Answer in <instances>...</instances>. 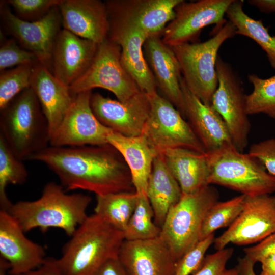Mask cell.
Returning <instances> with one entry per match:
<instances>
[{
	"label": "cell",
	"mask_w": 275,
	"mask_h": 275,
	"mask_svg": "<svg viewBox=\"0 0 275 275\" xmlns=\"http://www.w3.org/2000/svg\"><path fill=\"white\" fill-rule=\"evenodd\" d=\"M30 160L45 164L65 190L81 189L96 196L135 191L129 169L120 152L101 145L49 146Z\"/></svg>",
	"instance_id": "obj_1"
},
{
	"label": "cell",
	"mask_w": 275,
	"mask_h": 275,
	"mask_svg": "<svg viewBox=\"0 0 275 275\" xmlns=\"http://www.w3.org/2000/svg\"><path fill=\"white\" fill-rule=\"evenodd\" d=\"M91 201L88 195L67 194L61 184L50 182L38 199L13 203L8 212L24 232L35 228L45 232L55 228L71 237L88 217L87 209Z\"/></svg>",
	"instance_id": "obj_2"
},
{
	"label": "cell",
	"mask_w": 275,
	"mask_h": 275,
	"mask_svg": "<svg viewBox=\"0 0 275 275\" xmlns=\"http://www.w3.org/2000/svg\"><path fill=\"white\" fill-rule=\"evenodd\" d=\"M124 232L96 214L88 216L56 259L63 275H95L108 260L118 257Z\"/></svg>",
	"instance_id": "obj_3"
},
{
	"label": "cell",
	"mask_w": 275,
	"mask_h": 275,
	"mask_svg": "<svg viewBox=\"0 0 275 275\" xmlns=\"http://www.w3.org/2000/svg\"><path fill=\"white\" fill-rule=\"evenodd\" d=\"M0 134L22 161L30 160L50 145L48 121L31 87L0 109Z\"/></svg>",
	"instance_id": "obj_4"
},
{
	"label": "cell",
	"mask_w": 275,
	"mask_h": 275,
	"mask_svg": "<svg viewBox=\"0 0 275 275\" xmlns=\"http://www.w3.org/2000/svg\"><path fill=\"white\" fill-rule=\"evenodd\" d=\"M236 31L228 21L218 28L208 40L171 47L179 62L187 86L204 104L211 105L218 86L216 62L218 50L225 41L236 35Z\"/></svg>",
	"instance_id": "obj_5"
},
{
	"label": "cell",
	"mask_w": 275,
	"mask_h": 275,
	"mask_svg": "<svg viewBox=\"0 0 275 275\" xmlns=\"http://www.w3.org/2000/svg\"><path fill=\"white\" fill-rule=\"evenodd\" d=\"M219 193L209 185L190 194H182L169 210L161 227L160 238L177 262L199 241L202 226Z\"/></svg>",
	"instance_id": "obj_6"
},
{
	"label": "cell",
	"mask_w": 275,
	"mask_h": 275,
	"mask_svg": "<svg viewBox=\"0 0 275 275\" xmlns=\"http://www.w3.org/2000/svg\"><path fill=\"white\" fill-rule=\"evenodd\" d=\"M207 153L209 185H219L248 196L275 192V176L249 153L240 152L234 145Z\"/></svg>",
	"instance_id": "obj_7"
},
{
	"label": "cell",
	"mask_w": 275,
	"mask_h": 275,
	"mask_svg": "<svg viewBox=\"0 0 275 275\" xmlns=\"http://www.w3.org/2000/svg\"><path fill=\"white\" fill-rule=\"evenodd\" d=\"M148 95L150 112L141 135L157 155L176 148L207 153L189 123L170 101L157 92Z\"/></svg>",
	"instance_id": "obj_8"
},
{
	"label": "cell",
	"mask_w": 275,
	"mask_h": 275,
	"mask_svg": "<svg viewBox=\"0 0 275 275\" xmlns=\"http://www.w3.org/2000/svg\"><path fill=\"white\" fill-rule=\"evenodd\" d=\"M121 48L108 38L98 45L94 60L86 73L69 87L73 96L95 88L112 92L125 102L141 90L121 62Z\"/></svg>",
	"instance_id": "obj_9"
},
{
	"label": "cell",
	"mask_w": 275,
	"mask_h": 275,
	"mask_svg": "<svg viewBox=\"0 0 275 275\" xmlns=\"http://www.w3.org/2000/svg\"><path fill=\"white\" fill-rule=\"evenodd\" d=\"M218 86L211 106L223 118L234 146L243 152L248 143L251 125L246 110V95L241 80L232 66L218 55Z\"/></svg>",
	"instance_id": "obj_10"
},
{
	"label": "cell",
	"mask_w": 275,
	"mask_h": 275,
	"mask_svg": "<svg viewBox=\"0 0 275 275\" xmlns=\"http://www.w3.org/2000/svg\"><path fill=\"white\" fill-rule=\"evenodd\" d=\"M8 6L3 1L1 2V18L5 30L51 72L53 50L62 26L59 6L53 7L43 18L33 22L20 19Z\"/></svg>",
	"instance_id": "obj_11"
},
{
	"label": "cell",
	"mask_w": 275,
	"mask_h": 275,
	"mask_svg": "<svg viewBox=\"0 0 275 275\" xmlns=\"http://www.w3.org/2000/svg\"><path fill=\"white\" fill-rule=\"evenodd\" d=\"M275 232V196H245L243 209L223 234L214 240V248L230 243L246 245L260 242Z\"/></svg>",
	"instance_id": "obj_12"
},
{
	"label": "cell",
	"mask_w": 275,
	"mask_h": 275,
	"mask_svg": "<svg viewBox=\"0 0 275 275\" xmlns=\"http://www.w3.org/2000/svg\"><path fill=\"white\" fill-rule=\"evenodd\" d=\"M234 0L183 1L175 8L176 16L166 26L161 39L170 47L190 43L211 24L222 26L227 10Z\"/></svg>",
	"instance_id": "obj_13"
},
{
	"label": "cell",
	"mask_w": 275,
	"mask_h": 275,
	"mask_svg": "<svg viewBox=\"0 0 275 275\" xmlns=\"http://www.w3.org/2000/svg\"><path fill=\"white\" fill-rule=\"evenodd\" d=\"M92 91L74 96L73 102L58 128L51 136L55 147L101 145L108 143L112 131L96 118L90 105Z\"/></svg>",
	"instance_id": "obj_14"
},
{
	"label": "cell",
	"mask_w": 275,
	"mask_h": 275,
	"mask_svg": "<svg viewBox=\"0 0 275 275\" xmlns=\"http://www.w3.org/2000/svg\"><path fill=\"white\" fill-rule=\"evenodd\" d=\"M90 105L102 124L128 137L142 134L150 112L148 95L142 91L125 102L105 97L99 93H92Z\"/></svg>",
	"instance_id": "obj_15"
},
{
	"label": "cell",
	"mask_w": 275,
	"mask_h": 275,
	"mask_svg": "<svg viewBox=\"0 0 275 275\" xmlns=\"http://www.w3.org/2000/svg\"><path fill=\"white\" fill-rule=\"evenodd\" d=\"M108 16L107 38L121 47L122 65L142 91L147 95L156 92V83L144 52L147 35L128 21L112 15L108 14Z\"/></svg>",
	"instance_id": "obj_16"
},
{
	"label": "cell",
	"mask_w": 275,
	"mask_h": 275,
	"mask_svg": "<svg viewBox=\"0 0 275 275\" xmlns=\"http://www.w3.org/2000/svg\"><path fill=\"white\" fill-rule=\"evenodd\" d=\"M8 211L0 210V257L9 264L10 275H21L39 267L44 262V248L29 239Z\"/></svg>",
	"instance_id": "obj_17"
},
{
	"label": "cell",
	"mask_w": 275,
	"mask_h": 275,
	"mask_svg": "<svg viewBox=\"0 0 275 275\" xmlns=\"http://www.w3.org/2000/svg\"><path fill=\"white\" fill-rule=\"evenodd\" d=\"M183 0H110L107 13L128 21L148 36H161L176 16L175 8Z\"/></svg>",
	"instance_id": "obj_18"
},
{
	"label": "cell",
	"mask_w": 275,
	"mask_h": 275,
	"mask_svg": "<svg viewBox=\"0 0 275 275\" xmlns=\"http://www.w3.org/2000/svg\"><path fill=\"white\" fill-rule=\"evenodd\" d=\"M118 258L128 275L175 274L177 262L159 237L124 240Z\"/></svg>",
	"instance_id": "obj_19"
},
{
	"label": "cell",
	"mask_w": 275,
	"mask_h": 275,
	"mask_svg": "<svg viewBox=\"0 0 275 275\" xmlns=\"http://www.w3.org/2000/svg\"><path fill=\"white\" fill-rule=\"evenodd\" d=\"M98 44L62 29L57 38L52 59V73L68 88L91 66Z\"/></svg>",
	"instance_id": "obj_20"
},
{
	"label": "cell",
	"mask_w": 275,
	"mask_h": 275,
	"mask_svg": "<svg viewBox=\"0 0 275 275\" xmlns=\"http://www.w3.org/2000/svg\"><path fill=\"white\" fill-rule=\"evenodd\" d=\"M144 51L157 87L184 118L185 104L180 84L181 69L172 47L164 44L160 37H151L146 40Z\"/></svg>",
	"instance_id": "obj_21"
},
{
	"label": "cell",
	"mask_w": 275,
	"mask_h": 275,
	"mask_svg": "<svg viewBox=\"0 0 275 275\" xmlns=\"http://www.w3.org/2000/svg\"><path fill=\"white\" fill-rule=\"evenodd\" d=\"M59 7L63 29L98 44L107 39L109 22L105 2L63 0Z\"/></svg>",
	"instance_id": "obj_22"
},
{
	"label": "cell",
	"mask_w": 275,
	"mask_h": 275,
	"mask_svg": "<svg viewBox=\"0 0 275 275\" xmlns=\"http://www.w3.org/2000/svg\"><path fill=\"white\" fill-rule=\"evenodd\" d=\"M185 117L207 153L233 145L223 118L211 105L204 104L188 89L183 77L180 81Z\"/></svg>",
	"instance_id": "obj_23"
},
{
	"label": "cell",
	"mask_w": 275,
	"mask_h": 275,
	"mask_svg": "<svg viewBox=\"0 0 275 275\" xmlns=\"http://www.w3.org/2000/svg\"><path fill=\"white\" fill-rule=\"evenodd\" d=\"M30 87L48 121L51 137L67 113L74 96L68 87L40 63L33 67Z\"/></svg>",
	"instance_id": "obj_24"
},
{
	"label": "cell",
	"mask_w": 275,
	"mask_h": 275,
	"mask_svg": "<svg viewBox=\"0 0 275 275\" xmlns=\"http://www.w3.org/2000/svg\"><path fill=\"white\" fill-rule=\"evenodd\" d=\"M161 155L182 194L193 193L209 185L210 168L207 153L176 148L167 150Z\"/></svg>",
	"instance_id": "obj_25"
},
{
	"label": "cell",
	"mask_w": 275,
	"mask_h": 275,
	"mask_svg": "<svg viewBox=\"0 0 275 275\" xmlns=\"http://www.w3.org/2000/svg\"><path fill=\"white\" fill-rule=\"evenodd\" d=\"M108 143L122 155L130 172L136 193L147 195L148 180L156 153L142 135L128 137L111 131Z\"/></svg>",
	"instance_id": "obj_26"
},
{
	"label": "cell",
	"mask_w": 275,
	"mask_h": 275,
	"mask_svg": "<svg viewBox=\"0 0 275 275\" xmlns=\"http://www.w3.org/2000/svg\"><path fill=\"white\" fill-rule=\"evenodd\" d=\"M182 195L181 188L166 164L162 156L154 158L148 180L147 196L151 205L155 224L161 228L171 208Z\"/></svg>",
	"instance_id": "obj_27"
},
{
	"label": "cell",
	"mask_w": 275,
	"mask_h": 275,
	"mask_svg": "<svg viewBox=\"0 0 275 275\" xmlns=\"http://www.w3.org/2000/svg\"><path fill=\"white\" fill-rule=\"evenodd\" d=\"M243 1L234 0L227 10L226 14L236 28V34L250 38L266 52L268 61L275 69V36L269 33L262 21L248 16L243 10Z\"/></svg>",
	"instance_id": "obj_28"
},
{
	"label": "cell",
	"mask_w": 275,
	"mask_h": 275,
	"mask_svg": "<svg viewBox=\"0 0 275 275\" xmlns=\"http://www.w3.org/2000/svg\"><path fill=\"white\" fill-rule=\"evenodd\" d=\"M95 214L124 232L137 204L136 191L97 195Z\"/></svg>",
	"instance_id": "obj_29"
},
{
	"label": "cell",
	"mask_w": 275,
	"mask_h": 275,
	"mask_svg": "<svg viewBox=\"0 0 275 275\" xmlns=\"http://www.w3.org/2000/svg\"><path fill=\"white\" fill-rule=\"evenodd\" d=\"M27 170L23 161L11 151L5 139L0 134V207L8 211L13 203L9 200L6 188L10 184L21 185L26 180Z\"/></svg>",
	"instance_id": "obj_30"
},
{
	"label": "cell",
	"mask_w": 275,
	"mask_h": 275,
	"mask_svg": "<svg viewBox=\"0 0 275 275\" xmlns=\"http://www.w3.org/2000/svg\"><path fill=\"white\" fill-rule=\"evenodd\" d=\"M134 211L124 231L125 240H141L159 237L161 228L154 220V213L146 194H138Z\"/></svg>",
	"instance_id": "obj_31"
},
{
	"label": "cell",
	"mask_w": 275,
	"mask_h": 275,
	"mask_svg": "<svg viewBox=\"0 0 275 275\" xmlns=\"http://www.w3.org/2000/svg\"><path fill=\"white\" fill-rule=\"evenodd\" d=\"M245 197L240 195L226 201L214 203L204 218L200 240L214 234L218 229L231 226L243 209Z\"/></svg>",
	"instance_id": "obj_32"
},
{
	"label": "cell",
	"mask_w": 275,
	"mask_h": 275,
	"mask_svg": "<svg viewBox=\"0 0 275 275\" xmlns=\"http://www.w3.org/2000/svg\"><path fill=\"white\" fill-rule=\"evenodd\" d=\"M248 78L254 88L245 97L248 115L264 114L275 119V75L264 79L252 74Z\"/></svg>",
	"instance_id": "obj_33"
},
{
	"label": "cell",
	"mask_w": 275,
	"mask_h": 275,
	"mask_svg": "<svg viewBox=\"0 0 275 275\" xmlns=\"http://www.w3.org/2000/svg\"><path fill=\"white\" fill-rule=\"evenodd\" d=\"M34 66L21 65L1 71L0 109L20 92L30 87Z\"/></svg>",
	"instance_id": "obj_34"
},
{
	"label": "cell",
	"mask_w": 275,
	"mask_h": 275,
	"mask_svg": "<svg viewBox=\"0 0 275 275\" xmlns=\"http://www.w3.org/2000/svg\"><path fill=\"white\" fill-rule=\"evenodd\" d=\"M63 0H8L3 1L14 10L20 19L29 22L36 21L45 17Z\"/></svg>",
	"instance_id": "obj_35"
},
{
	"label": "cell",
	"mask_w": 275,
	"mask_h": 275,
	"mask_svg": "<svg viewBox=\"0 0 275 275\" xmlns=\"http://www.w3.org/2000/svg\"><path fill=\"white\" fill-rule=\"evenodd\" d=\"M40 63L32 52L22 47L13 38L6 40L0 47V70L14 66L35 65Z\"/></svg>",
	"instance_id": "obj_36"
},
{
	"label": "cell",
	"mask_w": 275,
	"mask_h": 275,
	"mask_svg": "<svg viewBox=\"0 0 275 275\" xmlns=\"http://www.w3.org/2000/svg\"><path fill=\"white\" fill-rule=\"evenodd\" d=\"M214 239V234H212L200 240L186 253L177 262L174 275H191L196 271L201 266L206 251L213 244Z\"/></svg>",
	"instance_id": "obj_37"
},
{
	"label": "cell",
	"mask_w": 275,
	"mask_h": 275,
	"mask_svg": "<svg viewBox=\"0 0 275 275\" xmlns=\"http://www.w3.org/2000/svg\"><path fill=\"white\" fill-rule=\"evenodd\" d=\"M233 252V248H225L206 255L201 266L191 275H238L236 267L232 268L226 267Z\"/></svg>",
	"instance_id": "obj_38"
},
{
	"label": "cell",
	"mask_w": 275,
	"mask_h": 275,
	"mask_svg": "<svg viewBox=\"0 0 275 275\" xmlns=\"http://www.w3.org/2000/svg\"><path fill=\"white\" fill-rule=\"evenodd\" d=\"M248 153L256 158L269 174L275 176V138L252 144Z\"/></svg>",
	"instance_id": "obj_39"
},
{
	"label": "cell",
	"mask_w": 275,
	"mask_h": 275,
	"mask_svg": "<svg viewBox=\"0 0 275 275\" xmlns=\"http://www.w3.org/2000/svg\"><path fill=\"white\" fill-rule=\"evenodd\" d=\"M245 255L255 263L275 253V232L254 246L244 249Z\"/></svg>",
	"instance_id": "obj_40"
},
{
	"label": "cell",
	"mask_w": 275,
	"mask_h": 275,
	"mask_svg": "<svg viewBox=\"0 0 275 275\" xmlns=\"http://www.w3.org/2000/svg\"><path fill=\"white\" fill-rule=\"evenodd\" d=\"M21 275H63V274L57 264L56 259L46 257L39 267Z\"/></svg>",
	"instance_id": "obj_41"
},
{
	"label": "cell",
	"mask_w": 275,
	"mask_h": 275,
	"mask_svg": "<svg viewBox=\"0 0 275 275\" xmlns=\"http://www.w3.org/2000/svg\"><path fill=\"white\" fill-rule=\"evenodd\" d=\"M95 275H128L118 258L106 262Z\"/></svg>",
	"instance_id": "obj_42"
},
{
	"label": "cell",
	"mask_w": 275,
	"mask_h": 275,
	"mask_svg": "<svg viewBox=\"0 0 275 275\" xmlns=\"http://www.w3.org/2000/svg\"><path fill=\"white\" fill-rule=\"evenodd\" d=\"M255 264V263L245 255L243 257L239 258L236 266L238 270V275H256L254 269Z\"/></svg>",
	"instance_id": "obj_43"
},
{
	"label": "cell",
	"mask_w": 275,
	"mask_h": 275,
	"mask_svg": "<svg viewBox=\"0 0 275 275\" xmlns=\"http://www.w3.org/2000/svg\"><path fill=\"white\" fill-rule=\"evenodd\" d=\"M260 262L262 271L259 275H275V253L268 255Z\"/></svg>",
	"instance_id": "obj_44"
},
{
	"label": "cell",
	"mask_w": 275,
	"mask_h": 275,
	"mask_svg": "<svg viewBox=\"0 0 275 275\" xmlns=\"http://www.w3.org/2000/svg\"><path fill=\"white\" fill-rule=\"evenodd\" d=\"M248 2L258 8L261 12H275V0H249Z\"/></svg>",
	"instance_id": "obj_45"
},
{
	"label": "cell",
	"mask_w": 275,
	"mask_h": 275,
	"mask_svg": "<svg viewBox=\"0 0 275 275\" xmlns=\"http://www.w3.org/2000/svg\"><path fill=\"white\" fill-rule=\"evenodd\" d=\"M10 266L8 263L0 257V275H8Z\"/></svg>",
	"instance_id": "obj_46"
}]
</instances>
